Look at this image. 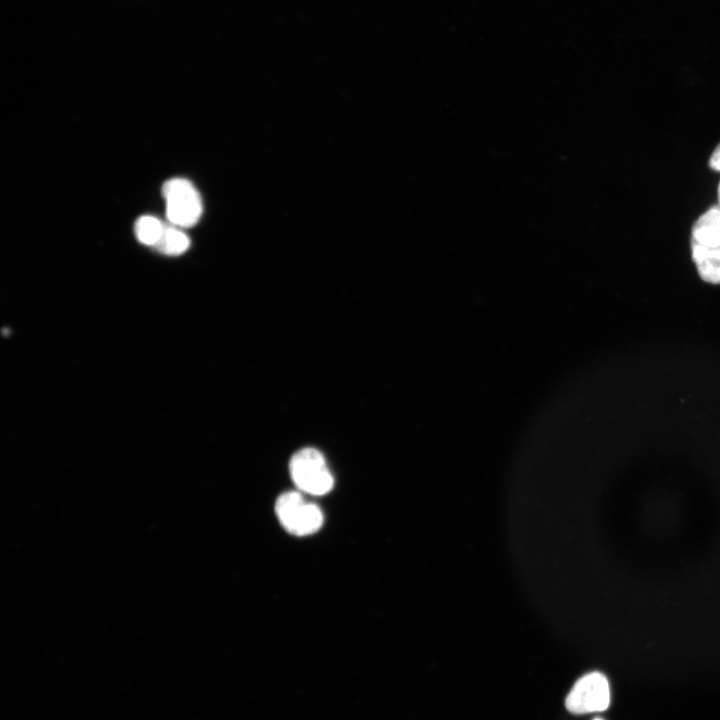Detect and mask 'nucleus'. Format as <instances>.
Here are the masks:
<instances>
[{"label":"nucleus","instance_id":"nucleus-6","mask_svg":"<svg viewBox=\"0 0 720 720\" xmlns=\"http://www.w3.org/2000/svg\"><path fill=\"white\" fill-rule=\"evenodd\" d=\"M693 241L711 248L720 247V208H710L695 222Z\"/></svg>","mask_w":720,"mask_h":720},{"label":"nucleus","instance_id":"nucleus-2","mask_svg":"<svg viewBox=\"0 0 720 720\" xmlns=\"http://www.w3.org/2000/svg\"><path fill=\"white\" fill-rule=\"evenodd\" d=\"M289 469L295 485L306 493L324 495L334 485L324 456L315 448L297 451L290 460Z\"/></svg>","mask_w":720,"mask_h":720},{"label":"nucleus","instance_id":"nucleus-10","mask_svg":"<svg viewBox=\"0 0 720 720\" xmlns=\"http://www.w3.org/2000/svg\"><path fill=\"white\" fill-rule=\"evenodd\" d=\"M718 200H719V204H720V183H719V188H718Z\"/></svg>","mask_w":720,"mask_h":720},{"label":"nucleus","instance_id":"nucleus-11","mask_svg":"<svg viewBox=\"0 0 720 720\" xmlns=\"http://www.w3.org/2000/svg\"><path fill=\"white\" fill-rule=\"evenodd\" d=\"M594 720H603V719H600V718H596V719H594Z\"/></svg>","mask_w":720,"mask_h":720},{"label":"nucleus","instance_id":"nucleus-8","mask_svg":"<svg viewBox=\"0 0 720 720\" xmlns=\"http://www.w3.org/2000/svg\"><path fill=\"white\" fill-rule=\"evenodd\" d=\"M165 224L154 216H141L135 222V234L139 242L154 247L159 241Z\"/></svg>","mask_w":720,"mask_h":720},{"label":"nucleus","instance_id":"nucleus-7","mask_svg":"<svg viewBox=\"0 0 720 720\" xmlns=\"http://www.w3.org/2000/svg\"><path fill=\"white\" fill-rule=\"evenodd\" d=\"M189 246L190 239L180 227L165 224L163 233L153 248L162 254L177 256L183 254Z\"/></svg>","mask_w":720,"mask_h":720},{"label":"nucleus","instance_id":"nucleus-3","mask_svg":"<svg viewBox=\"0 0 720 720\" xmlns=\"http://www.w3.org/2000/svg\"><path fill=\"white\" fill-rule=\"evenodd\" d=\"M275 512L281 525L296 536L313 534L323 523L320 508L307 502L300 493L294 491L283 493L278 497Z\"/></svg>","mask_w":720,"mask_h":720},{"label":"nucleus","instance_id":"nucleus-5","mask_svg":"<svg viewBox=\"0 0 720 720\" xmlns=\"http://www.w3.org/2000/svg\"><path fill=\"white\" fill-rule=\"evenodd\" d=\"M692 259L702 280L720 284V247H706L693 241Z\"/></svg>","mask_w":720,"mask_h":720},{"label":"nucleus","instance_id":"nucleus-1","mask_svg":"<svg viewBox=\"0 0 720 720\" xmlns=\"http://www.w3.org/2000/svg\"><path fill=\"white\" fill-rule=\"evenodd\" d=\"M166 217L170 224L186 228L195 225L202 214V201L194 185L184 178H172L162 187Z\"/></svg>","mask_w":720,"mask_h":720},{"label":"nucleus","instance_id":"nucleus-9","mask_svg":"<svg viewBox=\"0 0 720 720\" xmlns=\"http://www.w3.org/2000/svg\"><path fill=\"white\" fill-rule=\"evenodd\" d=\"M709 166L715 171H720V143L715 148L709 159Z\"/></svg>","mask_w":720,"mask_h":720},{"label":"nucleus","instance_id":"nucleus-4","mask_svg":"<svg viewBox=\"0 0 720 720\" xmlns=\"http://www.w3.org/2000/svg\"><path fill=\"white\" fill-rule=\"evenodd\" d=\"M610 704V687L607 678L599 672L581 677L565 699L566 709L573 714L604 711Z\"/></svg>","mask_w":720,"mask_h":720}]
</instances>
